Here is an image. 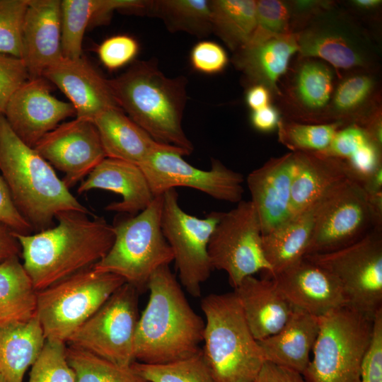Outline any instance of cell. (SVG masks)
<instances>
[{"label": "cell", "instance_id": "obj_1", "mask_svg": "<svg viewBox=\"0 0 382 382\" xmlns=\"http://www.w3.org/2000/svg\"><path fill=\"white\" fill-rule=\"evenodd\" d=\"M88 215L64 212L56 216V225L35 234L13 232L23 266L37 291L92 267L110 250L114 226L103 218Z\"/></svg>", "mask_w": 382, "mask_h": 382}, {"label": "cell", "instance_id": "obj_2", "mask_svg": "<svg viewBox=\"0 0 382 382\" xmlns=\"http://www.w3.org/2000/svg\"><path fill=\"white\" fill-rule=\"evenodd\" d=\"M147 289L149 300L134 337L135 361L163 364L199 353L204 320L190 306L168 265L151 274Z\"/></svg>", "mask_w": 382, "mask_h": 382}, {"label": "cell", "instance_id": "obj_3", "mask_svg": "<svg viewBox=\"0 0 382 382\" xmlns=\"http://www.w3.org/2000/svg\"><path fill=\"white\" fill-rule=\"evenodd\" d=\"M0 173L20 214L37 232L53 226L64 212L92 215L71 193L53 167L24 143L0 113Z\"/></svg>", "mask_w": 382, "mask_h": 382}, {"label": "cell", "instance_id": "obj_4", "mask_svg": "<svg viewBox=\"0 0 382 382\" xmlns=\"http://www.w3.org/2000/svg\"><path fill=\"white\" fill-rule=\"evenodd\" d=\"M108 83L118 107L156 141L192 153L182 126L185 78L167 77L150 60L136 62Z\"/></svg>", "mask_w": 382, "mask_h": 382}, {"label": "cell", "instance_id": "obj_5", "mask_svg": "<svg viewBox=\"0 0 382 382\" xmlns=\"http://www.w3.org/2000/svg\"><path fill=\"white\" fill-rule=\"evenodd\" d=\"M201 308L202 354L215 382H254L265 359L234 291L206 296Z\"/></svg>", "mask_w": 382, "mask_h": 382}, {"label": "cell", "instance_id": "obj_6", "mask_svg": "<svg viewBox=\"0 0 382 382\" xmlns=\"http://www.w3.org/2000/svg\"><path fill=\"white\" fill-rule=\"evenodd\" d=\"M161 210L162 195L143 211L114 225L113 244L93 269L122 277L139 293L147 289L151 274L173 260L161 229Z\"/></svg>", "mask_w": 382, "mask_h": 382}, {"label": "cell", "instance_id": "obj_7", "mask_svg": "<svg viewBox=\"0 0 382 382\" xmlns=\"http://www.w3.org/2000/svg\"><path fill=\"white\" fill-rule=\"evenodd\" d=\"M375 317V316H374ZM374 317L346 305L320 317L312 359L303 373L307 382H360Z\"/></svg>", "mask_w": 382, "mask_h": 382}, {"label": "cell", "instance_id": "obj_8", "mask_svg": "<svg viewBox=\"0 0 382 382\" xmlns=\"http://www.w3.org/2000/svg\"><path fill=\"white\" fill-rule=\"evenodd\" d=\"M301 57L320 59L337 71H374L379 52L350 14L331 4L293 29Z\"/></svg>", "mask_w": 382, "mask_h": 382}, {"label": "cell", "instance_id": "obj_9", "mask_svg": "<svg viewBox=\"0 0 382 382\" xmlns=\"http://www.w3.org/2000/svg\"><path fill=\"white\" fill-rule=\"evenodd\" d=\"M126 283L90 267L37 291L36 316L46 340L69 337Z\"/></svg>", "mask_w": 382, "mask_h": 382}, {"label": "cell", "instance_id": "obj_10", "mask_svg": "<svg viewBox=\"0 0 382 382\" xmlns=\"http://www.w3.org/2000/svg\"><path fill=\"white\" fill-rule=\"evenodd\" d=\"M207 253L212 270H223L235 289L248 276L263 272L269 278L272 268L262 245V232L251 201L241 200L224 212L209 238Z\"/></svg>", "mask_w": 382, "mask_h": 382}, {"label": "cell", "instance_id": "obj_11", "mask_svg": "<svg viewBox=\"0 0 382 382\" xmlns=\"http://www.w3.org/2000/svg\"><path fill=\"white\" fill-rule=\"evenodd\" d=\"M304 257L337 279L348 305L371 317L382 309V230L373 228L346 247Z\"/></svg>", "mask_w": 382, "mask_h": 382}, {"label": "cell", "instance_id": "obj_12", "mask_svg": "<svg viewBox=\"0 0 382 382\" xmlns=\"http://www.w3.org/2000/svg\"><path fill=\"white\" fill-rule=\"evenodd\" d=\"M223 214L212 212L199 218L181 208L175 189L162 195V232L173 251L180 284L194 297L200 296L202 284L212 270L207 246Z\"/></svg>", "mask_w": 382, "mask_h": 382}, {"label": "cell", "instance_id": "obj_13", "mask_svg": "<svg viewBox=\"0 0 382 382\" xmlns=\"http://www.w3.org/2000/svg\"><path fill=\"white\" fill-rule=\"evenodd\" d=\"M139 291L125 283L83 323L66 342L116 364L135 361Z\"/></svg>", "mask_w": 382, "mask_h": 382}, {"label": "cell", "instance_id": "obj_14", "mask_svg": "<svg viewBox=\"0 0 382 382\" xmlns=\"http://www.w3.org/2000/svg\"><path fill=\"white\" fill-rule=\"evenodd\" d=\"M188 154L172 146L153 152L139 167L144 173L154 196L170 189L185 187L199 190L218 200L238 204L244 190L243 175L212 160L209 170L199 169L185 161Z\"/></svg>", "mask_w": 382, "mask_h": 382}, {"label": "cell", "instance_id": "obj_15", "mask_svg": "<svg viewBox=\"0 0 382 382\" xmlns=\"http://www.w3.org/2000/svg\"><path fill=\"white\" fill-rule=\"evenodd\" d=\"M316 204L315 224L306 255L346 247L374 228L368 195L354 180L340 183Z\"/></svg>", "mask_w": 382, "mask_h": 382}, {"label": "cell", "instance_id": "obj_16", "mask_svg": "<svg viewBox=\"0 0 382 382\" xmlns=\"http://www.w3.org/2000/svg\"><path fill=\"white\" fill-rule=\"evenodd\" d=\"M52 167L62 171L69 189L81 182L106 155L93 122L78 118L59 125L34 146Z\"/></svg>", "mask_w": 382, "mask_h": 382}, {"label": "cell", "instance_id": "obj_17", "mask_svg": "<svg viewBox=\"0 0 382 382\" xmlns=\"http://www.w3.org/2000/svg\"><path fill=\"white\" fill-rule=\"evenodd\" d=\"M15 134L34 148L59 122L76 115L69 102L60 100L43 77L29 78L11 95L3 113Z\"/></svg>", "mask_w": 382, "mask_h": 382}, {"label": "cell", "instance_id": "obj_18", "mask_svg": "<svg viewBox=\"0 0 382 382\" xmlns=\"http://www.w3.org/2000/svg\"><path fill=\"white\" fill-rule=\"evenodd\" d=\"M271 279L293 307L315 316L348 305L337 279L305 257Z\"/></svg>", "mask_w": 382, "mask_h": 382}, {"label": "cell", "instance_id": "obj_19", "mask_svg": "<svg viewBox=\"0 0 382 382\" xmlns=\"http://www.w3.org/2000/svg\"><path fill=\"white\" fill-rule=\"evenodd\" d=\"M42 77L66 95L78 118L93 121L104 111L118 107L108 80L83 57L78 59L63 57L47 68Z\"/></svg>", "mask_w": 382, "mask_h": 382}, {"label": "cell", "instance_id": "obj_20", "mask_svg": "<svg viewBox=\"0 0 382 382\" xmlns=\"http://www.w3.org/2000/svg\"><path fill=\"white\" fill-rule=\"evenodd\" d=\"M335 76L326 62L301 57L286 83L283 98L289 120L303 122L324 123V116L330 103Z\"/></svg>", "mask_w": 382, "mask_h": 382}, {"label": "cell", "instance_id": "obj_21", "mask_svg": "<svg viewBox=\"0 0 382 382\" xmlns=\"http://www.w3.org/2000/svg\"><path fill=\"white\" fill-rule=\"evenodd\" d=\"M293 153L271 158L253 170L246 181L257 212L262 236L291 219Z\"/></svg>", "mask_w": 382, "mask_h": 382}, {"label": "cell", "instance_id": "obj_22", "mask_svg": "<svg viewBox=\"0 0 382 382\" xmlns=\"http://www.w3.org/2000/svg\"><path fill=\"white\" fill-rule=\"evenodd\" d=\"M62 57L61 1L29 0L21 59L29 78L42 77L45 70Z\"/></svg>", "mask_w": 382, "mask_h": 382}, {"label": "cell", "instance_id": "obj_23", "mask_svg": "<svg viewBox=\"0 0 382 382\" xmlns=\"http://www.w3.org/2000/svg\"><path fill=\"white\" fill-rule=\"evenodd\" d=\"M93 189L110 191L120 195L122 200L105 207V210L134 216L145 209L156 196L146 178L137 165L112 158H105L82 180L78 192Z\"/></svg>", "mask_w": 382, "mask_h": 382}, {"label": "cell", "instance_id": "obj_24", "mask_svg": "<svg viewBox=\"0 0 382 382\" xmlns=\"http://www.w3.org/2000/svg\"><path fill=\"white\" fill-rule=\"evenodd\" d=\"M292 153L291 219L308 209L340 183L354 180L340 159L313 152Z\"/></svg>", "mask_w": 382, "mask_h": 382}, {"label": "cell", "instance_id": "obj_25", "mask_svg": "<svg viewBox=\"0 0 382 382\" xmlns=\"http://www.w3.org/2000/svg\"><path fill=\"white\" fill-rule=\"evenodd\" d=\"M248 326L257 340L276 334L291 316L294 307L272 279L245 277L234 289Z\"/></svg>", "mask_w": 382, "mask_h": 382}, {"label": "cell", "instance_id": "obj_26", "mask_svg": "<svg viewBox=\"0 0 382 382\" xmlns=\"http://www.w3.org/2000/svg\"><path fill=\"white\" fill-rule=\"evenodd\" d=\"M299 48L294 33L249 42L235 52L234 65L252 85L265 86L280 96L278 83L287 72L289 62Z\"/></svg>", "mask_w": 382, "mask_h": 382}, {"label": "cell", "instance_id": "obj_27", "mask_svg": "<svg viewBox=\"0 0 382 382\" xmlns=\"http://www.w3.org/2000/svg\"><path fill=\"white\" fill-rule=\"evenodd\" d=\"M319 328L320 317L294 307L279 331L257 341L265 361L303 374L310 362Z\"/></svg>", "mask_w": 382, "mask_h": 382}, {"label": "cell", "instance_id": "obj_28", "mask_svg": "<svg viewBox=\"0 0 382 382\" xmlns=\"http://www.w3.org/2000/svg\"><path fill=\"white\" fill-rule=\"evenodd\" d=\"M93 122L108 158L139 166L153 152L168 146L156 141L119 107L104 111Z\"/></svg>", "mask_w": 382, "mask_h": 382}, {"label": "cell", "instance_id": "obj_29", "mask_svg": "<svg viewBox=\"0 0 382 382\" xmlns=\"http://www.w3.org/2000/svg\"><path fill=\"white\" fill-rule=\"evenodd\" d=\"M149 1L62 0L61 1L62 47L63 57H82V42L88 25L110 20L116 10H146Z\"/></svg>", "mask_w": 382, "mask_h": 382}, {"label": "cell", "instance_id": "obj_30", "mask_svg": "<svg viewBox=\"0 0 382 382\" xmlns=\"http://www.w3.org/2000/svg\"><path fill=\"white\" fill-rule=\"evenodd\" d=\"M45 342L36 314L28 320L0 325V376L5 382H23Z\"/></svg>", "mask_w": 382, "mask_h": 382}, {"label": "cell", "instance_id": "obj_31", "mask_svg": "<svg viewBox=\"0 0 382 382\" xmlns=\"http://www.w3.org/2000/svg\"><path fill=\"white\" fill-rule=\"evenodd\" d=\"M378 81L371 71L347 73L335 87L324 123L363 126L378 110Z\"/></svg>", "mask_w": 382, "mask_h": 382}, {"label": "cell", "instance_id": "obj_32", "mask_svg": "<svg viewBox=\"0 0 382 382\" xmlns=\"http://www.w3.org/2000/svg\"><path fill=\"white\" fill-rule=\"evenodd\" d=\"M316 212V204L262 236L264 255L272 268L268 279L304 257L313 233Z\"/></svg>", "mask_w": 382, "mask_h": 382}, {"label": "cell", "instance_id": "obj_33", "mask_svg": "<svg viewBox=\"0 0 382 382\" xmlns=\"http://www.w3.org/2000/svg\"><path fill=\"white\" fill-rule=\"evenodd\" d=\"M37 291L18 256L0 262V325L28 320L35 315Z\"/></svg>", "mask_w": 382, "mask_h": 382}, {"label": "cell", "instance_id": "obj_34", "mask_svg": "<svg viewBox=\"0 0 382 382\" xmlns=\"http://www.w3.org/2000/svg\"><path fill=\"white\" fill-rule=\"evenodd\" d=\"M212 31L233 51L250 41L256 28V1H211Z\"/></svg>", "mask_w": 382, "mask_h": 382}, {"label": "cell", "instance_id": "obj_35", "mask_svg": "<svg viewBox=\"0 0 382 382\" xmlns=\"http://www.w3.org/2000/svg\"><path fill=\"white\" fill-rule=\"evenodd\" d=\"M147 10L164 21L173 31H184L202 37L212 32L211 1H150Z\"/></svg>", "mask_w": 382, "mask_h": 382}, {"label": "cell", "instance_id": "obj_36", "mask_svg": "<svg viewBox=\"0 0 382 382\" xmlns=\"http://www.w3.org/2000/svg\"><path fill=\"white\" fill-rule=\"evenodd\" d=\"M66 354L76 382H142L131 366L116 364L72 345L66 347Z\"/></svg>", "mask_w": 382, "mask_h": 382}, {"label": "cell", "instance_id": "obj_37", "mask_svg": "<svg viewBox=\"0 0 382 382\" xmlns=\"http://www.w3.org/2000/svg\"><path fill=\"white\" fill-rule=\"evenodd\" d=\"M345 125L339 122L313 124L281 119L277 127L278 139L291 152H322Z\"/></svg>", "mask_w": 382, "mask_h": 382}, {"label": "cell", "instance_id": "obj_38", "mask_svg": "<svg viewBox=\"0 0 382 382\" xmlns=\"http://www.w3.org/2000/svg\"><path fill=\"white\" fill-rule=\"evenodd\" d=\"M134 372L147 382H215L202 354L163 364L134 361Z\"/></svg>", "mask_w": 382, "mask_h": 382}, {"label": "cell", "instance_id": "obj_39", "mask_svg": "<svg viewBox=\"0 0 382 382\" xmlns=\"http://www.w3.org/2000/svg\"><path fill=\"white\" fill-rule=\"evenodd\" d=\"M65 344L57 340H46L40 354L32 365L28 382H76L74 372L67 361Z\"/></svg>", "mask_w": 382, "mask_h": 382}, {"label": "cell", "instance_id": "obj_40", "mask_svg": "<svg viewBox=\"0 0 382 382\" xmlns=\"http://www.w3.org/2000/svg\"><path fill=\"white\" fill-rule=\"evenodd\" d=\"M29 0H0V53L22 59L23 31Z\"/></svg>", "mask_w": 382, "mask_h": 382}, {"label": "cell", "instance_id": "obj_41", "mask_svg": "<svg viewBox=\"0 0 382 382\" xmlns=\"http://www.w3.org/2000/svg\"><path fill=\"white\" fill-rule=\"evenodd\" d=\"M291 33V12L289 1H256V28L249 42Z\"/></svg>", "mask_w": 382, "mask_h": 382}, {"label": "cell", "instance_id": "obj_42", "mask_svg": "<svg viewBox=\"0 0 382 382\" xmlns=\"http://www.w3.org/2000/svg\"><path fill=\"white\" fill-rule=\"evenodd\" d=\"M139 50V45L133 37L120 35L103 41L98 50V57L108 69H118L133 59Z\"/></svg>", "mask_w": 382, "mask_h": 382}, {"label": "cell", "instance_id": "obj_43", "mask_svg": "<svg viewBox=\"0 0 382 382\" xmlns=\"http://www.w3.org/2000/svg\"><path fill=\"white\" fill-rule=\"evenodd\" d=\"M29 76L21 59L0 53V113L14 91Z\"/></svg>", "mask_w": 382, "mask_h": 382}, {"label": "cell", "instance_id": "obj_44", "mask_svg": "<svg viewBox=\"0 0 382 382\" xmlns=\"http://www.w3.org/2000/svg\"><path fill=\"white\" fill-rule=\"evenodd\" d=\"M360 382H382V309L374 317L371 340L361 366Z\"/></svg>", "mask_w": 382, "mask_h": 382}, {"label": "cell", "instance_id": "obj_45", "mask_svg": "<svg viewBox=\"0 0 382 382\" xmlns=\"http://www.w3.org/2000/svg\"><path fill=\"white\" fill-rule=\"evenodd\" d=\"M228 56L219 44L208 40L197 43L190 53V62L197 71L212 74L224 69L228 64Z\"/></svg>", "mask_w": 382, "mask_h": 382}, {"label": "cell", "instance_id": "obj_46", "mask_svg": "<svg viewBox=\"0 0 382 382\" xmlns=\"http://www.w3.org/2000/svg\"><path fill=\"white\" fill-rule=\"evenodd\" d=\"M0 224L11 231L30 234L33 229L16 208L8 188L0 173Z\"/></svg>", "mask_w": 382, "mask_h": 382}, {"label": "cell", "instance_id": "obj_47", "mask_svg": "<svg viewBox=\"0 0 382 382\" xmlns=\"http://www.w3.org/2000/svg\"><path fill=\"white\" fill-rule=\"evenodd\" d=\"M254 382H307L294 370L265 361Z\"/></svg>", "mask_w": 382, "mask_h": 382}, {"label": "cell", "instance_id": "obj_48", "mask_svg": "<svg viewBox=\"0 0 382 382\" xmlns=\"http://www.w3.org/2000/svg\"><path fill=\"white\" fill-rule=\"evenodd\" d=\"M280 120L278 110L270 105L253 111L250 116L253 127L262 132H269L277 129Z\"/></svg>", "mask_w": 382, "mask_h": 382}, {"label": "cell", "instance_id": "obj_49", "mask_svg": "<svg viewBox=\"0 0 382 382\" xmlns=\"http://www.w3.org/2000/svg\"><path fill=\"white\" fill-rule=\"evenodd\" d=\"M20 245L8 227L0 224V262L13 256H18Z\"/></svg>", "mask_w": 382, "mask_h": 382}, {"label": "cell", "instance_id": "obj_50", "mask_svg": "<svg viewBox=\"0 0 382 382\" xmlns=\"http://www.w3.org/2000/svg\"><path fill=\"white\" fill-rule=\"evenodd\" d=\"M271 95L265 86L254 84L248 89L245 100L248 107L254 111L270 105Z\"/></svg>", "mask_w": 382, "mask_h": 382}, {"label": "cell", "instance_id": "obj_51", "mask_svg": "<svg viewBox=\"0 0 382 382\" xmlns=\"http://www.w3.org/2000/svg\"><path fill=\"white\" fill-rule=\"evenodd\" d=\"M368 195L382 192V166L379 167L362 185Z\"/></svg>", "mask_w": 382, "mask_h": 382}, {"label": "cell", "instance_id": "obj_52", "mask_svg": "<svg viewBox=\"0 0 382 382\" xmlns=\"http://www.w3.org/2000/svg\"><path fill=\"white\" fill-rule=\"evenodd\" d=\"M350 4L356 10L361 12H372L379 7L381 1L379 0H354Z\"/></svg>", "mask_w": 382, "mask_h": 382}, {"label": "cell", "instance_id": "obj_53", "mask_svg": "<svg viewBox=\"0 0 382 382\" xmlns=\"http://www.w3.org/2000/svg\"><path fill=\"white\" fill-rule=\"evenodd\" d=\"M0 382H5V381L1 376H0Z\"/></svg>", "mask_w": 382, "mask_h": 382}, {"label": "cell", "instance_id": "obj_54", "mask_svg": "<svg viewBox=\"0 0 382 382\" xmlns=\"http://www.w3.org/2000/svg\"><path fill=\"white\" fill-rule=\"evenodd\" d=\"M142 382H147V381H144V380L142 379Z\"/></svg>", "mask_w": 382, "mask_h": 382}]
</instances>
